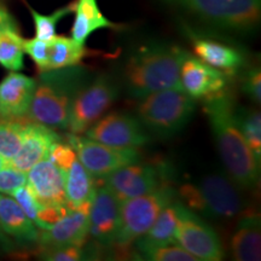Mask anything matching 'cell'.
<instances>
[{
  "label": "cell",
  "instance_id": "6da1fadb",
  "mask_svg": "<svg viewBox=\"0 0 261 261\" xmlns=\"http://www.w3.org/2000/svg\"><path fill=\"white\" fill-rule=\"evenodd\" d=\"M202 102L228 177L242 190H257L260 184V162L254 158L238 128L234 119L236 107L233 98L224 90Z\"/></svg>",
  "mask_w": 261,
  "mask_h": 261
},
{
  "label": "cell",
  "instance_id": "7a4b0ae2",
  "mask_svg": "<svg viewBox=\"0 0 261 261\" xmlns=\"http://www.w3.org/2000/svg\"><path fill=\"white\" fill-rule=\"evenodd\" d=\"M187 51L165 44L148 45L127 60L123 81L127 92L136 98L168 89H181L179 70Z\"/></svg>",
  "mask_w": 261,
  "mask_h": 261
},
{
  "label": "cell",
  "instance_id": "3957f363",
  "mask_svg": "<svg viewBox=\"0 0 261 261\" xmlns=\"http://www.w3.org/2000/svg\"><path fill=\"white\" fill-rule=\"evenodd\" d=\"M89 81V71L80 65L39 73L27 117L51 128H67L74 97Z\"/></svg>",
  "mask_w": 261,
  "mask_h": 261
},
{
  "label": "cell",
  "instance_id": "277c9868",
  "mask_svg": "<svg viewBox=\"0 0 261 261\" xmlns=\"http://www.w3.org/2000/svg\"><path fill=\"white\" fill-rule=\"evenodd\" d=\"M175 194L185 207L208 219L230 221L249 211L242 189L223 174L208 175L195 184L188 182L181 185Z\"/></svg>",
  "mask_w": 261,
  "mask_h": 261
},
{
  "label": "cell",
  "instance_id": "5b68a950",
  "mask_svg": "<svg viewBox=\"0 0 261 261\" xmlns=\"http://www.w3.org/2000/svg\"><path fill=\"white\" fill-rule=\"evenodd\" d=\"M196 100L181 89H168L140 98L137 119L145 129L159 137H171L188 125Z\"/></svg>",
  "mask_w": 261,
  "mask_h": 261
},
{
  "label": "cell",
  "instance_id": "8992f818",
  "mask_svg": "<svg viewBox=\"0 0 261 261\" xmlns=\"http://www.w3.org/2000/svg\"><path fill=\"white\" fill-rule=\"evenodd\" d=\"M175 190L165 181L148 194L120 203V228L114 247L125 249L143 236L166 205L175 200Z\"/></svg>",
  "mask_w": 261,
  "mask_h": 261
},
{
  "label": "cell",
  "instance_id": "52a82bcc",
  "mask_svg": "<svg viewBox=\"0 0 261 261\" xmlns=\"http://www.w3.org/2000/svg\"><path fill=\"white\" fill-rule=\"evenodd\" d=\"M215 27L253 31L260 23L261 0H168Z\"/></svg>",
  "mask_w": 261,
  "mask_h": 261
},
{
  "label": "cell",
  "instance_id": "ba28073f",
  "mask_svg": "<svg viewBox=\"0 0 261 261\" xmlns=\"http://www.w3.org/2000/svg\"><path fill=\"white\" fill-rule=\"evenodd\" d=\"M119 96V86L110 75L99 74L89 79L71 102L67 128L83 135L106 114Z\"/></svg>",
  "mask_w": 261,
  "mask_h": 261
},
{
  "label": "cell",
  "instance_id": "9c48e42d",
  "mask_svg": "<svg viewBox=\"0 0 261 261\" xmlns=\"http://www.w3.org/2000/svg\"><path fill=\"white\" fill-rule=\"evenodd\" d=\"M178 220L174 241L200 261H219L225 256L224 247L215 230L201 215L177 200Z\"/></svg>",
  "mask_w": 261,
  "mask_h": 261
},
{
  "label": "cell",
  "instance_id": "30bf717a",
  "mask_svg": "<svg viewBox=\"0 0 261 261\" xmlns=\"http://www.w3.org/2000/svg\"><path fill=\"white\" fill-rule=\"evenodd\" d=\"M67 139L79 161L94 178H106L117 169L140 161L138 149L115 148L73 133Z\"/></svg>",
  "mask_w": 261,
  "mask_h": 261
},
{
  "label": "cell",
  "instance_id": "8fae6325",
  "mask_svg": "<svg viewBox=\"0 0 261 261\" xmlns=\"http://www.w3.org/2000/svg\"><path fill=\"white\" fill-rule=\"evenodd\" d=\"M85 136L103 144L128 149L142 148L150 140L137 117L120 112L100 117L85 132Z\"/></svg>",
  "mask_w": 261,
  "mask_h": 261
},
{
  "label": "cell",
  "instance_id": "7c38bea8",
  "mask_svg": "<svg viewBox=\"0 0 261 261\" xmlns=\"http://www.w3.org/2000/svg\"><path fill=\"white\" fill-rule=\"evenodd\" d=\"M166 180L160 167L140 161L110 173L104 178V185L121 203L158 189Z\"/></svg>",
  "mask_w": 261,
  "mask_h": 261
},
{
  "label": "cell",
  "instance_id": "4fadbf2b",
  "mask_svg": "<svg viewBox=\"0 0 261 261\" xmlns=\"http://www.w3.org/2000/svg\"><path fill=\"white\" fill-rule=\"evenodd\" d=\"M120 228V202L106 185L96 189L89 212V236L98 246L112 248Z\"/></svg>",
  "mask_w": 261,
  "mask_h": 261
},
{
  "label": "cell",
  "instance_id": "5bb4252c",
  "mask_svg": "<svg viewBox=\"0 0 261 261\" xmlns=\"http://www.w3.org/2000/svg\"><path fill=\"white\" fill-rule=\"evenodd\" d=\"M179 81L185 93L195 100H203L225 90L227 75L187 52L180 64Z\"/></svg>",
  "mask_w": 261,
  "mask_h": 261
},
{
  "label": "cell",
  "instance_id": "9a60e30c",
  "mask_svg": "<svg viewBox=\"0 0 261 261\" xmlns=\"http://www.w3.org/2000/svg\"><path fill=\"white\" fill-rule=\"evenodd\" d=\"M27 187L40 207H68L65 198V174L51 160H42L29 169Z\"/></svg>",
  "mask_w": 261,
  "mask_h": 261
},
{
  "label": "cell",
  "instance_id": "2e32d148",
  "mask_svg": "<svg viewBox=\"0 0 261 261\" xmlns=\"http://www.w3.org/2000/svg\"><path fill=\"white\" fill-rule=\"evenodd\" d=\"M89 212L90 207L69 210L47 230H39V249L70 244L84 246L89 237Z\"/></svg>",
  "mask_w": 261,
  "mask_h": 261
},
{
  "label": "cell",
  "instance_id": "e0dca14e",
  "mask_svg": "<svg viewBox=\"0 0 261 261\" xmlns=\"http://www.w3.org/2000/svg\"><path fill=\"white\" fill-rule=\"evenodd\" d=\"M37 79L11 71L0 83V119L22 120L27 117Z\"/></svg>",
  "mask_w": 261,
  "mask_h": 261
},
{
  "label": "cell",
  "instance_id": "ac0fdd59",
  "mask_svg": "<svg viewBox=\"0 0 261 261\" xmlns=\"http://www.w3.org/2000/svg\"><path fill=\"white\" fill-rule=\"evenodd\" d=\"M58 140H61V137L51 127L32 121L27 122L22 144L9 163L27 173L33 166L48 158L51 146Z\"/></svg>",
  "mask_w": 261,
  "mask_h": 261
},
{
  "label": "cell",
  "instance_id": "d6986e66",
  "mask_svg": "<svg viewBox=\"0 0 261 261\" xmlns=\"http://www.w3.org/2000/svg\"><path fill=\"white\" fill-rule=\"evenodd\" d=\"M192 50L195 56L220 70L225 75H233L244 65V56L240 50L225 42L210 38H192Z\"/></svg>",
  "mask_w": 261,
  "mask_h": 261
},
{
  "label": "cell",
  "instance_id": "ffe728a7",
  "mask_svg": "<svg viewBox=\"0 0 261 261\" xmlns=\"http://www.w3.org/2000/svg\"><path fill=\"white\" fill-rule=\"evenodd\" d=\"M0 228L19 246L37 243L39 228L11 196L0 194Z\"/></svg>",
  "mask_w": 261,
  "mask_h": 261
},
{
  "label": "cell",
  "instance_id": "44dd1931",
  "mask_svg": "<svg viewBox=\"0 0 261 261\" xmlns=\"http://www.w3.org/2000/svg\"><path fill=\"white\" fill-rule=\"evenodd\" d=\"M231 253L237 261H259L261 259L260 217L248 211L237 220V228L231 238Z\"/></svg>",
  "mask_w": 261,
  "mask_h": 261
},
{
  "label": "cell",
  "instance_id": "7402d4cb",
  "mask_svg": "<svg viewBox=\"0 0 261 261\" xmlns=\"http://www.w3.org/2000/svg\"><path fill=\"white\" fill-rule=\"evenodd\" d=\"M74 12L75 19L71 28V38L80 45H85L90 35L99 29L117 27L103 15L97 0H75Z\"/></svg>",
  "mask_w": 261,
  "mask_h": 261
},
{
  "label": "cell",
  "instance_id": "603a6c76",
  "mask_svg": "<svg viewBox=\"0 0 261 261\" xmlns=\"http://www.w3.org/2000/svg\"><path fill=\"white\" fill-rule=\"evenodd\" d=\"M65 174V198L69 210L90 207L96 192L93 177L84 167L79 159H75Z\"/></svg>",
  "mask_w": 261,
  "mask_h": 261
},
{
  "label": "cell",
  "instance_id": "cb8c5ba5",
  "mask_svg": "<svg viewBox=\"0 0 261 261\" xmlns=\"http://www.w3.org/2000/svg\"><path fill=\"white\" fill-rule=\"evenodd\" d=\"M87 55H89V51L86 50L85 45L77 44L73 38L56 35L48 41L46 71L80 65Z\"/></svg>",
  "mask_w": 261,
  "mask_h": 261
},
{
  "label": "cell",
  "instance_id": "d4e9b609",
  "mask_svg": "<svg viewBox=\"0 0 261 261\" xmlns=\"http://www.w3.org/2000/svg\"><path fill=\"white\" fill-rule=\"evenodd\" d=\"M178 220L177 200L166 205L146 232L133 243L166 244L175 243L174 232Z\"/></svg>",
  "mask_w": 261,
  "mask_h": 261
},
{
  "label": "cell",
  "instance_id": "484cf974",
  "mask_svg": "<svg viewBox=\"0 0 261 261\" xmlns=\"http://www.w3.org/2000/svg\"><path fill=\"white\" fill-rule=\"evenodd\" d=\"M234 119L244 140L253 152L254 158L261 163V114L250 108H234Z\"/></svg>",
  "mask_w": 261,
  "mask_h": 261
},
{
  "label": "cell",
  "instance_id": "4316f807",
  "mask_svg": "<svg viewBox=\"0 0 261 261\" xmlns=\"http://www.w3.org/2000/svg\"><path fill=\"white\" fill-rule=\"evenodd\" d=\"M23 40L18 29H6L0 33V65L10 71L24 68Z\"/></svg>",
  "mask_w": 261,
  "mask_h": 261
},
{
  "label": "cell",
  "instance_id": "83f0119b",
  "mask_svg": "<svg viewBox=\"0 0 261 261\" xmlns=\"http://www.w3.org/2000/svg\"><path fill=\"white\" fill-rule=\"evenodd\" d=\"M135 249L143 260L151 261H197L195 256L182 249L178 243L140 244L135 243Z\"/></svg>",
  "mask_w": 261,
  "mask_h": 261
},
{
  "label": "cell",
  "instance_id": "f1b7e54d",
  "mask_svg": "<svg viewBox=\"0 0 261 261\" xmlns=\"http://www.w3.org/2000/svg\"><path fill=\"white\" fill-rule=\"evenodd\" d=\"M25 123L22 120L0 119V158L9 163L17 154L23 139Z\"/></svg>",
  "mask_w": 261,
  "mask_h": 261
},
{
  "label": "cell",
  "instance_id": "f546056e",
  "mask_svg": "<svg viewBox=\"0 0 261 261\" xmlns=\"http://www.w3.org/2000/svg\"><path fill=\"white\" fill-rule=\"evenodd\" d=\"M31 15L34 21L35 25V38L41 39V40L50 41L52 38L56 37V28L58 22L63 19L65 16L70 15L74 12V2L69 3L68 5L63 6V8L57 9L50 15H42L35 11L34 9L29 8Z\"/></svg>",
  "mask_w": 261,
  "mask_h": 261
},
{
  "label": "cell",
  "instance_id": "4dcf8cb0",
  "mask_svg": "<svg viewBox=\"0 0 261 261\" xmlns=\"http://www.w3.org/2000/svg\"><path fill=\"white\" fill-rule=\"evenodd\" d=\"M42 260L47 261H80V260H91L96 259L98 256L96 252H91L90 248L84 246H76V244H70V246L63 247H54L40 249L38 254Z\"/></svg>",
  "mask_w": 261,
  "mask_h": 261
},
{
  "label": "cell",
  "instance_id": "1f68e13d",
  "mask_svg": "<svg viewBox=\"0 0 261 261\" xmlns=\"http://www.w3.org/2000/svg\"><path fill=\"white\" fill-rule=\"evenodd\" d=\"M27 184V173L4 163L0 168V194L11 196L16 189Z\"/></svg>",
  "mask_w": 261,
  "mask_h": 261
},
{
  "label": "cell",
  "instance_id": "d6a6232c",
  "mask_svg": "<svg viewBox=\"0 0 261 261\" xmlns=\"http://www.w3.org/2000/svg\"><path fill=\"white\" fill-rule=\"evenodd\" d=\"M23 50L32 58L39 73H44L47 69L48 62V41L41 39H27L23 40Z\"/></svg>",
  "mask_w": 261,
  "mask_h": 261
},
{
  "label": "cell",
  "instance_id": "836d02e7",
  "mask_svg": "<svg viewBox=\"0 0 261 261\" xmlns=\"http://www.w3.org/2000/svg\"><path fill=\"white\" fill-rule=\"evenodd\" d=\"M11 196L12 198H14V200L19 204V207L22 208V211L24 212L25 215H27L29 219L35 224V226H37L38 212H39V208H40V205H39L38 201L35 200V197L33 196L32 191L29 190L27 184L23 185V187L16 189V190L11 194Z\"/></svg>",
  "mask_w": 261,
  "mask_h": 261
},
{
  "label": "cell",
  "instance_id": "e575fe53",
  "mask_svg": "<svg viewBox=\"0 0 261 261\" xmlns=\"http://www.w3.org/2000/svg\"><path fill=\"white\" fill-rule=\"evenodd\" d=\"M76 158V152L71 148L69 143L65 144V143H61V140H58L51 146L47 159L51 160L55 165L65 172Z\"/></svg>",
  "mask_w": 261,
  "mask_h": 261
},
{
  "label": "cell",
  "instance_id": "d590c367",
  "mask_svg": "<svg viewBox=\"0 0 261 261\" xmlns=\"http://www.w3.org/2000/svg\"><path fill=\"white\" fill-rule=\"evenodd\" d=\"M242 91L254 103L261 102V71L259 68L247 70L242 79Z\"/></svg>",
  "mask_w": 261,
  "mask_h": 261
},
{
  "label": "cell",
  "instance_id": "8d00e7d4",
  "mask_svg": "<svg viewBox=\"0 0 261 261\" xmlns=\"http://www.w3.org/2000/svg\"><path fill=\"white\" fill-rule=\"evenodd\" d=\"M6 29H17L14 17L8 11L5 6L0 4V33L6 31Z\"/></svg>",
  "mask_w": 261,
  "mask_h": 261
},
{
  "label": "cell",
  "instance_id": "74e56055",
  "mask_svg": "<svg viewBox=\"0 0 261 261\" xmlns=\"http://www.w3.org/2000/svg\"><path fill=\"white\" fill-rule=\"evenodd\" d=\"M0 247H3V249L9 250L10 248L14 247V243H11V241L5 236V233L3 232V230L0 228Z\"/></svg>",
  "mask_w": 261,
  "mask_h": 261
},
{
  "label": "cell",
  "instance_id": "f35d334b",
  "mask_svg": "<svg viewBox=\"0 0 261 261\" xmlns=\"http://www.w3.org/2000/svg\"><path fill=\"white\" fill-rule=\"evenodd\" d=\"M4 163H6L5 161H4V160H3L2 158H0V168H2L3 167V165H4Z\"/></svg>",
  "mask_w": 261,
  "mask_h": 261
}]
</instances>
